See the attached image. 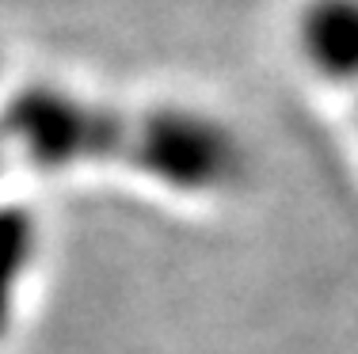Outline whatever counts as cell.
I'll return each mask as SVG.
<instances>
[{"mask_svg":"<svg viewBox=\"0 0 358 354\" xmlns=\"http://www.w3.org/2000/svg\"><path fill=\"white\" fill-rule=\"evenodd\" d=\"M0 149L38 168L118 164L206 195L244 175V149L221 122L179 107H115L62 88H27L0 111Z\"/></svg>","mask_w":358,"mask_h":354,"instance_id":"obj_1","label":"cell"},{"mask_svg":"<svg viewBox=\"0 0 358 354\" xmlns=\"http://www.w3.org/2000/svg\"><path fill=\"white\" fill-rule=\"evenodd\" d=\"M297 35L309 65L339 84L358 111V0H309Z\"/></svg>","mask_w":358,"mask_h":354,"instance_id":"obj_2","label":"cell"},{"mask_svg":"<svg viewBox=\"0 0 358 354\" xmlns=\"http://www.w3.org/2000/svg\"><path fill=\"white\" fill-rule=\"evenodd\" d=\"M35 217L20 206H4L0 209V335L12 324V309L20 297L23 274L31 271L35 259Z\"/></svg>","mask_w":358,"mask_h":354,"instance_id":"obj_3","label":"cell"},{"mask_svg":"<svg viewBox=\"0 0 358 354\" xmlns=\"http://www.w3.org/2000/svg\"><path fill=\"white\" fill-rule=\"evenodd\" d=\"M0 168H4V149H0Z\"/></svg>","mask_w":358,"mask_h":354,"instance_id":"obj_4","label":"cell"}]
</instances>
